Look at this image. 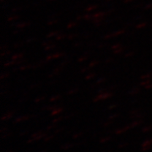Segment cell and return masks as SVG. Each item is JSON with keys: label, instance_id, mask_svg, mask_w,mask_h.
I'll return each instance as SVG.
<instances>
[{"label": "cell", "instance_id": "1", "mask_svg": "<svg viewBox=\"0 0 152 152\" xmlns=\"http://www.w3.org/2000/svg\"><path fill=\"white\" fill-rule=\"evenodd\" d=\"M42 138H44V134H42V132H37L36 134H34L31 135V139L28 140V143L29 144H31L33 142H37L40 140H42Z\"/></svg>", "mask_w": 152, "mask_h": 152}, {"label": "cell", "instance_id": "2", "mask_svg": "<svg viewBox=\"0 0 152 152\" xmlns=\"http://www.w3.org/2000/svg\"><path fill=\"white\" fill-rule=\"evenodd\" d=\"M152 146V139H148L146 140L142 143L141 145V151H147L151 150Z\"/></svg>", "mask_w": 152, "mask_h": 152}, {"label": "cell", "instance_id": "3", "mask_svg": "<svg viewBox=\"0 0 152 152\" xmlns=\"http://www.w3.org/2000/svg\"><path fill=\"white\" fill-rule=\"evenodd\" d=\"M74 146H75V144H69V143H68V144L63 145L62 146L60 147V149L63 150V151H67V150H70V149H72Z\"/></svg>", "mask_w": 152, "mask_h": 152}, {"label": "cell", "instance_id": "4", "mask_svg": "<svg viewBox=\"0 0 152 152\" xmlns=\"http://www.w3.org/2000/svg\"><path fill=\"white\" fill-rule=\"evenodd\" d=\"M110 140H111V138H110V137H108V136H106V137L102 138V139L99 140V142H100L101 144H105V143L110 141Z\"/></svg>", "mask_w": 152, "mask_h": 152}, {"label": "cell", "instance_id": "5", "mask_svg": "<svg viewBox=\"0 0 152 152\" xmlns=\"http://www.w3.org/2000/svg\"><path fill=\"white\" fill-rule=\"evenodd\" d=\"M53 139V135H48V136H45V137H44L43 140L45 142H49V141H51Z\"/></svg>", "mask_w": 152, "mask_h": 152}, {"label": "cell", "instance_id": "6", "mask_svg": "<svg viewBox=\"0 0 152 152\" xmlns=\"http://www.w3.org/2000/svg\"><path fill=\"white\" fill-rule=\"evenodd\" d=\"M128 145H128V143H126V142H124V143H121V144L118 145V148H119V149H124V148L127 147Z\"/></svg>", "mask_w": 152, "mask_h": 152}, {"label": "cell", "instance_id": "7", "mask_svg": "<svg viewBox=\"0 0 152 152\" xmlns=\"http://www.w3.org/2000/svg\"><path fill=\"white\" fill-rule=\"evenodd\" d=\"M82 134H80V133H78V134H74V136H73V138L74 139H78L79 137H80V135H81Z\"/></svg>", "mask_w": 152, "mask_h": 152}, {"label": "cell", "instance_id": "8", "mask_svg": "<svg viewBox=\"0 0 152 152\" xmlns=\"http://www.w3.org/2000/svg\"><path fill=\"white\" fill-rule=\"evenodd\" d=\"M150 130H151V127H146V128L143 129V132H148Z\"/></svg>", "mask_w": 152, "mask_h": 152}, {"label": "cell", "instance_id": "9", "mask_svg": "<svg viewBox=\"0 0 152 152\" xmlns=\"http://www.w3.org/2000/svg\"><path fill=\"white\" fill-rule=\"evenodd\" d=\"M7 152H14L13 151H7Z\"/></svg>", "mask_w": 152, "mask_h": 152}, {"label": "cell", "instance_id": "10", "mask_svg": "<svg viewBox=\"0 0 152 152\" xmlns=\"http://www.w3.org/2000/svg\"><path fill=\"white\" fill-rule=\"evenodd\" d=\"M38 152H45V151H38Z\"/></svg>", "mask_w": 152, "mask_h": 152}, {"label": "cell", "instance_id": "11", "mask_svg": "<svg viewBox=\"0 0 152 152\" xmlns=\"http://www.w3.org/2000/svg\"><path fill=\"white\" fill-rule=\"evenodd\" d=\"M103 152H107V151H103Z\"/></svg>", "mask_w": 152, "mask_h": 152}]
</instances>
